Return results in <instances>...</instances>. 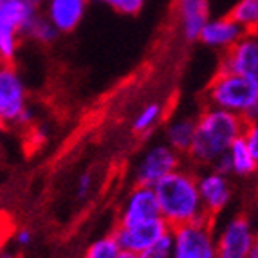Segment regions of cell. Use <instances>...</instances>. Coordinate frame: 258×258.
<instances>
[{
	"label": "cell",
	"mask_w": 258,
	"mask_h": 258,
	"mask_svg": "<svg viewBox=\"0 0 258 258\" xmlns=\"http://www.w3.org/2000/svg\"><path fill=\"white\" fill-rule=\"evenodd\" d=\"M197 186L206 217L215 220L229 206L233 199V186L229 177L210 168L197 175Z\"/></svg>",
	"instance_id": "cell-10"
},
{
	"label": "cell",
	"mask_w": 258,
	"mask_h": 258,
	"mask_svg": "<svg viewBox=\"0 0 258 258\" xmlns=\"http://www.w3.org/2000/svg\"><path fill=\"white\" fill-rule=\"evenodd\" d=\"M4 123H2V121H0V136H2V132H4Z\"/></svg>",
	"instance_id": "cell-30"
},
{
	"label": "cell",
	"mask_w": 258,
	"mask_h": 258,
	"mask_svg": "<svg viewBox=\"0 0 258 258\" xmlns=\"http://www.w3.org/2000/svg\"><path fill=\"white\" fill-rule=\"evenodd\" d=\"M245 35V31L238 26L237 22H233L231 18L226 17L219 18H208V22L204 24V27L199 33V42H203L206 47L217 49V51H226L237 43L242 36Z\"/></svg>",
	"instance_id": "cell-14"
},
{
	"label": "cell",
	"mask_w": 258,
	"mask_h": 258,
	"mask_svg": "<svg viewBox=\"0 0 258 258\" xmlns=\"http://www.w3.org/2000/svg\"><path fill=\"white\" fill-rule=\"evenodd\" d=\"M247 126L237 114L208 107L195 119L194 141L188 150V159L199 166H211L213 161L226 154L231 143L240 138Z\"/></svg>",
	"instance_id": "cell-2"
},
{
	"label": "cell",
	"mask_w": 258,
	"mask_h": 258,
	"mask_svg": "<svg viewBox=\"0 0 258 258\" xmlns=\"http://www.w3.org/2000/svg\"><path fill=\"white\" fill-rule=\"evenodd\" d=\"M168 231H170L168 224L161 217H157V219H152L148 222L126 226V228L116 226L112 235H114V238H116V242L123 251H130V253L138 254V256H143Z\"/></svg>",
	"instance_id": "cell-9"
},
{
	"label": "cell",
	"mask_w": 258,
	"mask_h": 258,
	"mask_svg": "<svg viewBox=\"0 0 258 258\" xmlns=\"http://www.w3.org/2000/svg\"><path fill=\"white\" fill-rule=\"evenodd\" d=\"M181 166L182 155L179 152L168 147L166 143H155L139 157L136 170H134V181L136 184L154 188L161 179H164Z\"/></svg>",
	"instance_id": "cell-7"
},
{
	"label": "cell",
	"mask_w": 258,
	"mask_h": 258,
	"mask_svg": "<svg viewBox=\"0 0 258 258\" xmlns=\"http://www.w3.org/2000/svg\"><path fill=\"white\" fill-rule=\"evenodd\" d=\"M0 121L8 126H26L33 121L26 83L13 61L0 65Z\"/></svg>",
	"instance_id": "cell-4"
},
{
	"label": "cell",
	"mask_w": 258,
	"mask_h": 258,
	"mask_svg": "<svg viewBox=\"0 0 258 258\" xmlns=\"http://www.w3.org/2000/svg\"><path fill=\"white\" fill-rule=\"evenodd\" d=\"M247 258H258V244L254 245L253 249H251V253H249V256Z\"/></svg>",
	"instance_id": "cell-28"
},
{
	"label": "cell",
	"mask_w": 258,
	"mask_h": 258,
	"mask_svg": "<svg viewBox=\"0 0 258 258\" xmlns=\"http://www.w3.org/2000/svg\"><path fill=\"white\" fill-rule=\"evenodd\" d=\"M213 222L215 220L203 219L172 228L170 258H219L217 231Z\"/></svg>",
	"instance_id": "cell-6"
},
{
	"label": "cell",
	"mask_w": 258,
	"mask_h": 258,
	"mask_svg": "<svg viewBox=\"0 0 258 258\" xmlns=\"http://www.w3.org/2000/svg\"><path fill=\"white\" fill-rule=\"evenodd\" d=\"M154 194L157 199L161 219L168 224L170 229L208 219L199 195L197 173L184 164L161 179L154 186Z\"/></svg>",
	"instance_id": "cell-1"
},
{
	"label": "cell",
	"mask_w": 258,
	"mask_h": 258,
	"mask_svg": "<svg viewBox=\"0 0 258 258\" xmlns=\"http://www.w3.org/2000/svg\"><path fill=\"white\" fill-rule=\"evenodd\" d=\"M226 155H228L229 166H231V175L251 177L254 172H256L258 157H254V155L249 152V148L245 147L242 136L231 143V147L228 148Z\"/></svg>",
	"instance_id": "cell-17"
},
{
	"label": "cell",
	"mask_w": 258,
	"mask_h": 258,
	"mask_svg": "<svg viewBox=\"0 0 258 258\" xmlns=\"http://www.w3.org/2000/svg\"><path fill=\"white\" fill-rule=\"evenodd\" d=\"M99 4L107 6L112 11H116L119 15H125V17H134L138 15L143 9L147 0H96Z\"/></svg>",
	"instance_id": "cell-22"
},
{
	"label": "cell",
	"mask_w": 258,
	"mask_h": 258,
	"mask_svg": "<svg viewBox=\"0 0 258 258\" xmlns=\"http://www.w3.org/2000/svg\"><path fill=\"white\" fill-rule=\"evenodd\" d=\"M40 13L29 0H0V56L13 61L27 26Z\"/></svg>",
	"instance_id": "cell-5"
},
{
	"label": "cell",
	"mask_w": 258,
	"mask_h": 258,
	"mask_svg": "<svg viewBox=\"0 0 258 258\" xmlns=\"http://www.w3.org/2000/svg\"><path fill=\"white\" fill-rule=\"evenodd\" d=\"M117 258H139V256H138V254L130 253V251H123V249H121L119 254H117Z\"/></svg>",
	"instance_id": "cell-27"
},
{
	"label": "cell",
	"mask_w": 258,
	"mask_h": 258,
	"mask_svg": "<svg viewBox=\"0 0 258 258\" xmlns=\"http://www.w3.org/2000/svg\"><path fill=\"white\" fill-rule=\"evenodd\" d=\"M179 24L186 40H197L199 33L210 18V2L208 0H177Z\"/></svg>",
	"instance_id": "cell-15"
},
{
	"label": "cell",
	"mask_w": 258,
	"mask_h": 258,
	"mask_svg": "<svg viewBox=\"0 0 258 258\" xmlns=\"http://www.w3.org/2000/svg\"><path fill=\"white\" fill-rule=\"evenodd\" d=\"M208 107L237 114L251 125L258 116V82L238 74L220 71L206 89Z\"/></svg>",
	"instance_id": "cell-3"
},
{
	"label": "cell",
	"mask_w": 258,
	"mask_h": 258,
	"mask_svg": "<svg viewBox=\"0 0 258 258\" xmlns=\"http://www.w3.org/2000/svg\"><path fill=\"white\" fill-rule=\"evenodd\" d=\"M2 63H4V58H2V56H0V65H2Z\"/></svg>",
	"instance_id": "cell-32"
},
{
	"label": "cell",
	"mask_w": 258,
	"mask_h": 258,
	"mask_svg": "<svg viewBox=\"0 0 258 258\" xmlns=\"http://www.w3.org/2000/svg\"><path fill=\"white\" fill-rule=\"evenodd\" d=\"M91 0H45L42 15L56 27L60 35H69L82 24Z\"/></svg>",
	"instance_id": "cell-13"
},
{
	"label": "cell",
	"mask_w": 258,
	"mask_h": 258,
	"mask_svg": "<svg viewBox=\"0 0 258 258\" xmlns=\"http://www.w3.org/2000/svg\"><path fill=\"white\" fill-rule=\"evenodd\" d=\"M256 245V233L247 215H233L217 233L219 258H247Z\"/></svg>",
	"instance_id": "cell-8"
},
{
	"label": "cell",
	"mask_w": 258,
	"mask_h": 258,
	"mask_svg": "<svg viewBox=\"0 0 258 258\" xmlns=\"http://www.w3.org/2000/svg\"><path fill=\"white\" fill-rule=\"evenodd\" d=\"M220 71L238 74L258 82V38L256 33H245L237 43L222 52Z\"/></svg>",
	"instance_id": "cell-11"
},
{
	"label": "cell",
	"mask_w": 258,
	"mask_h": 258,
	"mask_svg": "<svg viewBox=\"0 0 258 258\" xmlns=\"http://www.w3.org/2000/svg\"><path fill=\"white\" fill-rule=\"evenodd\" d=\"M161 119H163V107H161V103H148L136 116L132 128L139 136H145V134H150Z\"/></svg>",
	"instance_id": "cell-20"
},
{
	"label": "cell",
	"mask_w": 258,
	"mask_h": 258,
	"mask_svg": "<svg viewBox=\"0 0 258 258\" xmlns=\"http://www.w3.org/2000/svg\"><path fill=\"white\" fill-rule=\"evenodd\" d=\"M194 132L195 117H177L168 123L166 130H164V143L181 155H186L191 147V141H194Z\"/></svg>",
	"instance_id": "cell-16"
},
{
	"label": "cell",
	"mask_w": 258,
	"mask_h": 258,
	"mask_svg": "<svg viewBox=\"0 0 258 258\" xmlns=\"http://www.w3.org/2000/svg\"><path fill=\"white\" fill-rule=\"evenodd\" d=\"M119 251V244L110 233V235H105V237H99L94 242H91L83 253V258H117Z\"/></svg>",
	"instance_id": "cell-21"
},
{
	"label": "cell",
	"mask_w": 258,
	"mask_h": 258,
	"mask_svg": "<svg viewBox=\"0 0 258 258\" xmlns=\"http://www.w3.org/2000/svg\"><path fill=\"white\" fill-rule=\"evenodd\" d=\"M29 2H33V4H35V6H38V8H40V6H42L43 2H45V0H29Z\"/></svg>",
	"instance_id": "cell-29"
},
{
	"label": "cell",
	"mask_w": 258,
	"mask_h": 258,
	"mask_svg": "<svg viewBox=\"0 0 258 258\" xmlns=\"http://www.w3.org/2000/svg\"><path fill=\"white\" fill-rule=\"evenodd\" d=\"M245 33H256L258 29V0H238L228 15Z\"/></svg>",
	"instance_id": "cell-18"
},
{
	"label": "cell",
	"mask_w": 258,
	"mask_h": 258,
	"mask_svg": "<svg viewBox=\"0 0 258 258\" xmlns=\"http://www.w3.org/2000/svg\"><path fill=\"white\" fill-rule=\"evenodd\" d=\"M157 217H161V213L154 188L136 184L134 189H130V194L126 195L125 203L121 206L117 226H121V228L136 226V224L148 222V220L157 219Z\"/></svg>",
	"instance_id": "cell-12"
},
{
	"label": "cell",
	"mask_w": 258,
	"mask_h": 258,
	"mask_svg": "<svg viewBox=\"0 0 258 258\" xmlns=\"http://www.w3.org/2000/svg\"><path fill=\"white\" fill-rule=\"evenodd\" d=\"M58 36H60V33L56 31V27L42 13H38L31 20L26 33H24V38L35 40V42L42 43V45H49V43L56 42Z\"/></svg>",
	"instance_id": "cell-19"
},
{
	"label": "cell",
	"mask_w": 258,
	"mask_h": 258,
	"mask_svg": "<svg viewBox=\"0 0 258 258\" xmlns=\"http://www.w3.org/2000/svg\"><path fill=\"white\" fill-rule=\"evenodd\" d=\"M147 254H152L155 258H170V254H172V229L155 242Z\"/></svg>",
	"instance_id": "cell-23"
},
{
	"label": "cell",
	"mask_w": 258,
	"mask_h": 258,
	"mask_svg": "<svg viewBox=\"0 0 258 258\" xmlns=\"http://www.w3.org/2000/svg\"><path fill=\"white\" fill-rule=\"evenodd\" d=\"M11 233H13V226H11L9 219L4 215H0V256H4L6 244H8Z\"/></svg>",
	"instance_id": "cell-25"
},
{
	"label": "cell",
	"mask_w": 258,
	"mask_h": 258,
	"mask_svg": "<svg viewBox=\"0 0 258 258\" xmlns=\"http://www.w3.org/2000/svg\"><path fill=\"white\" fill-rule=\"evenodd\" d=\"M139 258H155V256H152V254H143V256H139Z\"/></svg>",
	"instance_id": "cell-31"
},
{
	"label": "cell",
	"mask_w": 258,
	"mask_h": 258,
	"mask_svg": "<svg viewBox=\"0 0 258 258\" xmlns=\"http://www.w3.org/2000/svg\"><path fill=\"white\" fill-rule=\"evenodd\" d=\"M15 233V242H17L20 247H27V245L33 242V233L29 229H17Z\"/></svg>",
	"instance_id": "cell-26"
},
{
	"label": "cell",
	"mask_w": 258,
	"mask_h": 258,
	"mask_svg": "<svg viewBox=\"0 0 258 258\" xmlns=\"http://www.w3.org/2000/svg\"><path fill=\"white\" fill-rule=\"evenodd\" d=\"M92 186H94V175L91 172H85L78 177L76 182V197L78 199H87L91 195Z\"/></svg>",
	"instance_id": "cell-24"
}]
</instances>
